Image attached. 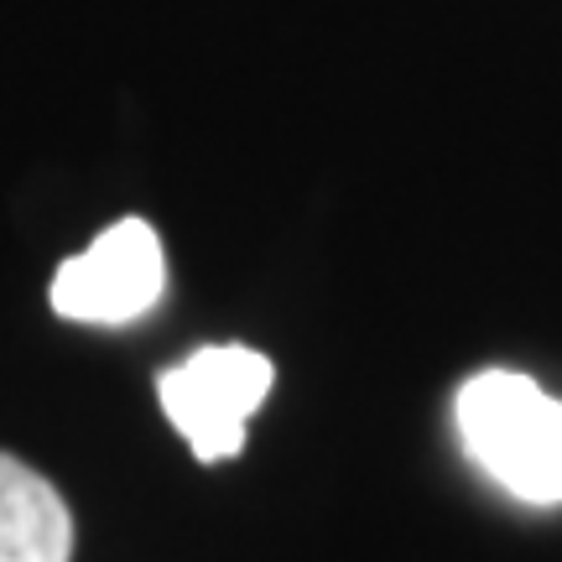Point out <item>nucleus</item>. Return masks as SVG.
I'll use <instances>...</instances> for the list:
<instances>
[{"label": "nucleus", "instance_id": "f03ea898", "mask_svg": "<svg viewBox=\"0 0 562 562\" xmlns=\"http://www.w3.org/2000/svg\"><path fill=\"white\" fill-rule=\"evenodd\" d=\"M277 364L250 344H203L172 370H161L157 396L178 438L199 463L240 459L245 427L266 406Z\"/></svg>", "mask_w": 562, "mask_h": 562}, {"label": "nucleus", "instance_id": "f257e3e1", "mask_svg": "<svg viewBox=\"0 0 562 562\" xmlns=\"http://www.w3.org/2000/svg\"><path fill=\"white\" fill-rule=\"evenodd\" d=\"M453 427L480 474L521 505H562V402L521 370H480L453 396Z\"/></svg>", "mask_w": 562, "mask_h": 562}, {"label": "nucleus", "instance_id": "7ed1b4c3", "mask_svg": "<svg viewBox=\"0 0 562 562\" xmlns=\"http://www.w3.org/2000/svg\"><path fill=\"white\" fill-rule=\"evenodd\" d=\"M167 286V256L161 235L146 220H115L94 235V245L58 266L53 277V313L68 323L121 328L151 313Z\"/></svg>", "mask_w": 562, "mask_h": 562}, {"label": "nucleus", "instance_id": "20e7f679", "mask_svg": "<svg viewBox=\"0 0 562 562\" xmlns=\"http://www.w3.org/2000/svg\"><path fill=\"white\" fill-rule=\"evenodd\" d=\"M0 562H74L68 501L11 453H0Z\"/></svg>", "mask_w": 562, "mask_h": 562}]
</instances>
